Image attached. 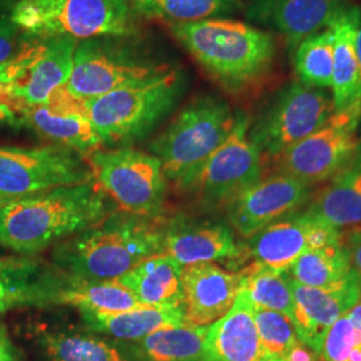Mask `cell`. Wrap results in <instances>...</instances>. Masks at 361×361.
<instances>
[{
  "label": "cell",
  "instance_id": "1",
  "mask_svg": "<svg viewBox=\"0 0 361 361\" xmlns=\"http://www.w3.org/2000/svg\"><path fill=\"white\" fill-rule=\"evenodd\" d=\"M169 30L207 77L231 97H255L276 77L280 44L271 31L226 19L169 25Z\"/></svg>",
  "mask_w": 361,
  "mask_h": 361
},
{
  "label": "cell",
  "instance_id": "2",
  "mask_svg": "<svg viewBox=\"0 0 361 361\" xmlns=\"http://www.w3.org/2000/svg\"><path fill=\"white\" fill-rule=\"evenodd\" d=\"M164 226L130 213L110 214L56 246L55 264L75 281L118 280L143 259L164 253Z\"/></svg>",
  "mask_w": 361,
  "mask_h": 361
},
{
  "label": "cell",
  "instance_id": "3",
  "mask_svg": "<svg viewBox=\"0 0 361 361\" xmlns=\"http://www.w3.org/2000/svg\"><path fill=\"white\" fill-rule=\"evenodd\" d=\"M94 180L16 198L0 207V245L31 255L83 232L109 216Z\"/></svg>",
  "mask_w": 361,
  "mask_h": 361
},
{
  "label": "cell",
  "instance_id": "4",
  "mask_svg": "<svg viewBox=\"0 0 361 361\" xmlns=\"http://www.w3.org/2000/svg\"><path fill=\"white\" fill-rule=\"evenodd\" d=\"M186 73L177 66L86 101L87 116L102 145L129 146L150 135L176 109L186 90Z\"/></svg>",
  "mask_w": 361,
  "mask_h": 361
},
{
  "label": "cell",
  "instance_id": "5",
  "mask_svg": "<svg viewBox=\"0 0 361 361\" xmlns=\"http://www.w3.org/2000/svg\"><path fill=\"white\" fill-rule=\"evenodd\" d=\"M237 122L231 104L213 94L197 95L185 104L149 145L166 180L188 190L195 174L226 138Z\"/></svg>",
  "mask_w": 361,
  "mask_h": 361
},
{
  "label": "cell",
  "instance_id": "6",
  "mask_svg": "<svg viewBox=\"0 0 361 361\" xmlns=\"http://www.w3.org/2000/svg\"><path fill=\"white\" fill-rule=\"evenodd\" d=\"M28 37H134L141 16L129 0H19L8 13Z\"/></svg>",
  "mask_w": 361,
  "mask_h": 361
},
{
  "label": "cell",
  "instance_id": "7",
  "mask_svg": "<svg viewBox=\"0 0 361 361\" xmlns=\"http://www.w3.org/2000/svg\"><path fill=\"white\" fill-rule=\"evenodd\" d=\"M171 67L146 47L138 35L85 39L78 43L65 87L86 102Z\"/></svg>",
  "mask_w": 361,
  "mask_h": 361
},
{
  "label": "cell",
  "instance_id": "8",
  "mask_svg": "<svg viewBox=\"0 0 361 361\" xmlns=\"http://www.w3.org/2000/svg\"><path fill=\"white\" fill-rule=\"evenodd\" d=\"M361 98L335 111L320 129L271 159L280 173L310 186L332 180L361 155Z\"/></svg>",
  "mask_w": 361,
  "mask_h": 361
},
{
  "label": "cell",
  "instance_id": "9",
  "mask_svg": "<svg viewBox=\"0 0 361 361\" xmlns=\"http://www.w3.org/2000/svg\"><path fill=\"white\" fill-rule=\"evenodd\" d=\"M94 183L123 212L153 217L164 204L166 177L155 155L119 147L86 155Z\"/></svg>",
  "mask_w": 361,
  "mask_h": 361
},
{
  "label": "cell",
  "instance_id": "10",
  "mask_svg": "<svg viewBox=\"0 0 361 361\" xmlns=\"http://www.w3.org/2000/svg\"><path fill=\"white\" fill-rule=\"evenodd\" d=\"M335 113L331 90L290 82L271 98L250 138L264 155L265 164L320 129Z\"/></svg>",
  "mask_w": 361,
  "mask_h": 361
},
{
  "label": "cell",
  "instance_id": "11",
  "mask_svg": "<svg viewBox=\"0 0 361 361\" xmlns=\"http://www.w3.org/2000/svg\"><path fill=\"white\" fill-rule=\"evenodd\" d=\"M249 130L250 119L237 113L231 135L195 174L186 192L193 193L201 207L207 210L226 207L264 176V155Z\"/></svg>",
  "mask_w": 361,
  "mask_h": 361
},
{
  "label": "cell",
  "instance_id": "12",
  "mask_svg": "<svg viewBox=\"0 0 361 361\" xmlns=\"http://www.w3.org/2000/svg\"><path fill=\"white\" fill-rule=\"evenodd\" d=\"M78 43L66 35H27L13 59L0 67V86L25 106L46 104L71 75Z\"/></svg>",
  "mask_w": 361,
  "mask_h": 361
},
{
  "label": "cell",
  "instance_id": "13",
  "mask_svg": "<svg viewBox=\"0 0 361 361\" xmlns=\"http://www.w3.org/2000/svg\"><path fill=\"white\" fill-rule=\"evenodd\" d=\"M92 180L80 154L58 145L0 147V195L22 198Z\"/></svg>",
  "mask_w": 361,
  "mask_h": 361
},
{
  "label": "cell",
  "instance_id": "14",
  "mask_svg": "<svg viewBox=\"0 0 361 361\" xmlns=\"http://www.w3.org/2000/svg\"><path fill=\"white\" fill-rule=\"evenodd\" d=\"M312 200V186L280 173L262 176L226 207L234 232L249 238L265 226L297 213Z\"/></svg>",
  "mask_w": 361,
  "mask_h": 361
},
{
  "label": "cell",
  "instance_id": "15",
  "mask_svg": "<svg viewBox=\"0 0 361 361\" xmlns=\"http://www.w3.org/2000/svg\"><path fill=\"white\" fill-rule=\"evenodd\" d=\"M22 125L79 154H90L102 146L87 116L86 102L71 95L65 86L55 91L46 104L25 106Z\"/></svg>",
  "mask_w": 361,
  "mask_h": 361
},
{
  "label": "cell",
  "instance_id": "16",
  "mask_svg": "<svg viewBox=\"0 0 361 361\" xmlns=\"http://www.w3.org/2000/svg\"><path fill=\"white\" fill-rule=\"evenodd\" d=\"M244 285L241 271L224 269L216 262H197L182 268L185 322L209 326L225 316Z\"/></svg>",
  "mask_w": 361,
  "mask_h": 361
},
{
  "label": "cell",
  "instance_id": "17",
  "mask_svg": "<svg viewBox=\"0 0 361 361\" xmlns=\"http://www.w3.org/2000/svg\"><path fill=\"white\" fill-rule=\"evenodd\" d=\"M344 0H249L246 16L284 39L293 51L304 39L326 30Z\"/></svg>",
  "mask_w": 361,
  "mask_h": 361
},
{
  "label": "cell",
  "instance_id": "18",
  "mask_svg": "<svg viewBox=\"0 0 361 361\" xmlns=\"http://www.w3.org/2000/svg\"><path fill=\"white\" fill-rule=\"evenodd\" d=\"M317 225L304 210L273 222L241 244L240 265L246 262L262 269L289 271L297 258L312 249V235Z\"/></svg>",
  "mask_w": 361,
  "mask_h": 361
},
{
  "label": "cell",
  "instance_id": "19",
  "mask_svg": "<svg viewBox=\"0 0 361 361\" xmlns=\"http://www.w3.org/2000/svg\"><path fill=\"white\" fill-rule=\"evenodd\" d=\"M164 253L182 267L214 261H234L240 265L243 247L225 222L180 219L166 228Z\"/></svg>",
  "mask_w": 361,
  "mask_h": 361
},
{
  "label": "cell",
  "instance_id": "20",
  "mask_svg": "<svg viewBox=\"0 0 361 361\" xmlns=\"http://www.w3.org/2000/svg\"><path fill=\"white\" fill-rule=\"evenodd\" d=\"M290 279V276H289ZM295 319L300 341L319 353L326 331L347 313L361 297V280L340 289L313 288L290 279Z\"/></svg>",
  "mask_w": 361,
  "mask_h": 361
},
{
  "label": "cell",
  "instance_id": "21",
  "mask_svg": "<svg viewBox=\"0 0 361 361\" xmlns=\"http://www.w3.org/2000/svg\"><path fill=\"white\" fill-rule=\"evenodd\" d=\"M267 359L258 337L255 305L243 285L231 310L209 325L202 361H261Z\"/></svg>",
  "mask_w": 361,
  "mask_h": 361
},
{
  "label": "cell",
  "instance_id": "22",
  "mask_svg": "<svg viewBox=\"0 0 361 361\" xmlns=\"http://www.w3.org/2000/svg\"><path fill=\"white\" fill-rule=\"evenodd\" d=\"M304 212L326 226L344 231L361 225V155L312 197Z\"/></svg>",
  "mask_w": 361,
  "mask_h": 361
},
{
  "label": "cell",
  "instance_id": "23",
  "mask_svg": "<svg viewBox=\"0 0 361 361\" xmlns=\"http://www.w3.org/2000/svg\"><path fill=\"white\" fill-rule=\"evenodd\" d=\"M50 271L26 258H0V313L54 302L59 286Z\"/></svg>",
  "mask_w": 361,
  "mask_h": 361
},
{
  "label": "cell",
  "instance_id": "24",
  "mask_svg": "<svg viewBox=\"0 0 361 361\" xmlns=\"http://www.w3.org/2000/svg\"><path fill=\"white\" fill-rule=\"evenodd\" d=\"M334 37V73L331 94L335 111L361 98L360 66L355 47L352 6L344 4L329 25Z\"/></svg>",
  "mask_w": 361,
  "mask_h": 361
},
{
  "label": "cell",
  "instance_id": "25",
  "mask_svg": "<svg viewBox=\"0 0 361 361\" xmlns=\"http://www.w3.org/2000/svg\"><path fill=\"white\" fill-rule=\"evenodd\" d=\"M182 268L166 253H158L143 259L118 281L129 288L145 305L182 304Z\"/></svg>",
  "mask_w": 361,
  "mask_h": 361
},
{
  "label": "cell",
  "instance_id": "26",
  "mask_svg": "<svg viewBox=\"0 0 361 361\" xmlns=\"http://www.w3.org/2000/svg\"><path fill=\"white\" fill-rule=\"evenodd\" d=\"M91 328L122 340H143L159 329L186 324L183 305H142L114 314H85Z\"/></svg>",
  "mask_w": 361,
  "mask_h": 361
},
{
  "label": "cell",
  "instance_id": "27",
  "mask_svg": "<svg viewBox=\"0 0 361 361\" xmlns=\"http://www.w3.org/2000/svg\"><path fill=\"white\" fill-rule=\"evenodd\" d=\"M288 274L298 284L325 289L345 288L360 280L352 268L343 238L334 244L307 250L292 264Z\"/></svg>",
  "mask_w": 361,
  "mask_h": 361
},
{
  "label": "cell",
  "instance_id": "28",
  "mask_svg": "<svg viewBox=\"0 0 361 361\" xmlns=\"http://www.w3.org/2000/svg\"><path fill=\"white\" fill-rule=\"evenodd\" d=\"M54 302L75 307L85 314H114L145 305L129 288L121 284L118 280H70L68 284L59 286L54 297Z\"/></svg>",
  "mask_w": 361,
  "mask_h": 361
},
{
  "label": "cell",
  "instance_id": "29",
  "mask_svg": "<svg viewBox=\"0 0 361 361\" xmlns=\"http://www.w3.org/2000/svg\"><path fill=\"white\" fill-rule=\"evenodd\" d=\"M207 326L183 324L159 329L141 340L149 361H202Z\"/></svg>",
  "mask_w": 361,
  "mask_h": 361
},
{
  "label": "cell",
  "instance_id": "30",
  "mask_svg": "<svg viewBox=\"0 0 361 361\" xmlns=\"http://www.w3.org/2000/svg\"><path fill=\"white\" fill-rule=\"evenodd\" d=\"M141 18L169 25L194 23L233 11L240 0H129Z\"/></svg>",
  "mask_w": 361,
  "mask_h": 361
},
{
  "label": "cell",
  "instance_id": "31",
  "mask_svg": "<svg viewBox=\"0 0 361 361\" xmlns=\"http://www.w3.org/2000/svg\"><path fill=\"white\" fill-rule=\"evenodd\" d=\"M293 52L297 80L312 87L331 90L334 73V37L329 27L304 39Z\"/></svg>",
  "mask_w": 361,
  "mask_h": 361
},
{
  "label": "cell",
  "instance_id": "32",
  "mask_svg": "<svg viewBox=\"0 0 361 361\" xmlns=\"http://www.w3.org/2000/svg\"><path fill=\"white\" fill-rule=\"evenodd\" d=\"M240 271L244 274V286L253 305L281 312L293 322L295 300L288 271L262 269L253 265H244Z\"/></svg>",
  "mask_w": 361,
  "mask_h": 361
},
{
  "label": "cell",
  "instance_id": "33",
  "mask_svg": "<svg viewBox=\"0 0 361 361\" xmlns=\"http://www.w3.org/2000/svg\"><path fill=\"white\" fill-rule=\"evenodd\" d=\"M322 361H361V297L324 335Z\"/></svg>",
  "mask_w": 361,
  "mask_h": 361
},
{
  "label": "cell",
  "instance_id": "34",
  "mask_svg": "<svg viewBox=\"0 0 361 361\" xmlns=\"http://www.w3.org/2000/svg\"><path fill=\"white\" fill-rule=\"evenodd\" d=\"M43 345L50 361H125L114 347L94 336L54 334Z\"/></svg>",
  "mask_w": 361,
  "mask_h": 361
},
{
  "label": "cell",
  "instance_id": "35",
  "mask_svg": "<svg viewBox=\"0 0 361 361\" xmlns=\"http://www.w3.org/2000/svg\"><path fill=\"white\" fill-rule=\"evenodd\" d=\"M255 320L267 357L284 359L285 355L300 343L295 324L284 313L255 305Z\"/></svg>",
  "mask_w": 361,
  "mask_h": 361
},
{
  "label": "cell",
  "instance_id": "36",
  "mask_svg": "<svg viewBox=\"0 0 361 361\" xmlns=\"http://www.w3.org/2000/svg\"><path fill=\"white\" fill-rule=\"evenodd\" d=\"M26 38V34L19 30L10 16L0 18V67L13 59Z\"/></svg>",
  "mask_w": 361,
  "mask_h": 361
},
{
  "label": "cell",
  "instance_id": "37",
  "mask_svg": "<svg viewBox=\"0 0 361 361\" xmlns=\"http://www.w3.org/2000/svg\"><path fill=\"white\" fill-rule=\"evenodd\" d=\"M23 109L25 104L16 101L3 86H0V125L8 123L13 126H20Z\"/></svg>",
  "mask_w": 361,
  "mask_h": 361
},
{
  "label": "cell",
  "instance_id": "38",
  "mask_svg": "<svg viewBox=\"0 0 361 361\" xmlns=\"http://www.w3.org/2000/svg\"><path fill=\"white\" fill-rule=\"evenodd\" d=\"M341 238L348 252L352 268L361 280V225L341 231Z\"/></svg>",
  "mask_w": 361,
  "mask_h": 361
},
{
  "label": "cell",
  "instance_id": "39",
  "mask_svg": "<svg viewBox=\"0 0 361 361\" xmlns=\"http://www.w3.org/2000/svg\"><path fill=\"white\" fill-rule=\"evenodd\" d=\"M284 361H322L319 353L302 341L297 343L284 356Z\"/></svg>",
  "mask_w": 361,
  "mask_h": 361
},
{
  "label": "cell",
  "instance_id": "40",
  "mask_svg": "<svg viewBox=\"0 0 361 361\" xmlns=\"http://www.w3.org/2000/svg\"><path fill=\"white\" fill-rule=\"evenodd\" d=\"M0 361H19L16 350L1 328H0Z\"/></svg>",
  "mask_w": 361,
  "mask_h": 361
},
{
  "label": "cell",
  "instance_id": "41",
  "mask_svg": "<svg viewBox=\"0 0 361 361\" xmlns=\"http://www.w3.org/2000/svg\"><path fill=\"white\" fill-rule=\"evenodd\" d=\"M353 13V27H355V47L357 54V61L360 66L361 77V8L357 6H352Z\"/></svg>",
  "mask_w": 361,
  "mask_h": 361
},
{
  "label": "cell",
  "instance_id": "42",
  "mask_svg": "<svg viewBox=\"0 0 361 361\" xmlns=\"http://www.w3.org/2000/svg\"><path fill=\"white\" fill-rule=\"evenodd\" d=\"M13 200H16V198H8V197H1L0 195V207H4L7 204H10Z\"/></svg>",
  "mask_w": 361,
  "mask_h": 361
},
{
  "label": "cell",
  "instance_id": "43",
  "mask_svg": "<svg viewBox=\"0 0 361 361\" xmlns=\"http://www.w3.org/2000/svg\"><path fill=\"white\" fill-rule=\"evenodd\" d=\"M261 361H284L283 359H276V357H267V359H264V360Z\"/></svg>",
  "mask_w": 361,
  "mask_h": 361
}]
</instances>
